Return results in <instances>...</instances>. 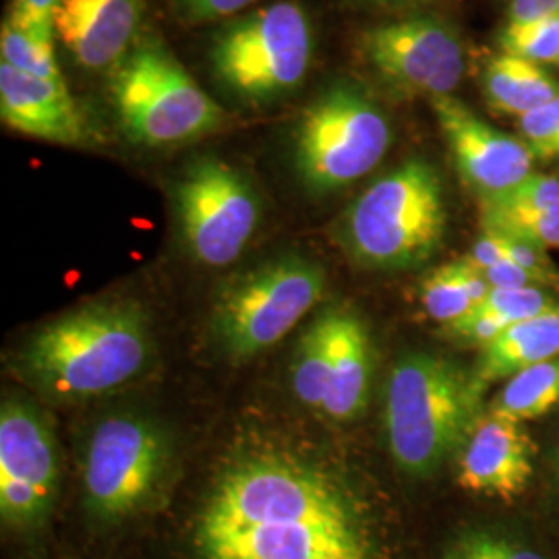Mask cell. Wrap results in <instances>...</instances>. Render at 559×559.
Here are the masks:
<instances>
[{"label": "cell", "instance_id": "32", "mask_svg": "<svg viewBox=\"0 0 559 559\" xmlns=\"http://www.w3.org/2000/svg\"><path fill=\"white\" fill-rule=\"evenodd\" d=\"M506 328H508L506 323H501V321L496 320V318H491V316L483 313L479 309H475V311L468 313L466 318H462V320L456 321V323L448 325L445 332L456 340L468 342V344H477L479 348H485V346H489L491 342H496V340L500 338Z\"/></svg>", "mask_w": 559, "mask_h": 559}, {"label": "cell", "instance_id": "4", "mask_svg": "<svg viewBox=\"0 0 559 559\" xmlns=\"http://www.w3.org/2000/svg\"><path fill=\"white\" fill-rule=\"evenodd\" d=\"M440 175L429 162L406 160L367 187L340 222L350 258L373 270H408L431 260L445 237Z\"/></svg>", "mask_w": 559, "mask_h": 559}, {"label": "cell", "instance_id": "1", "mask_svg": "<svg viewBox=\"0 0 559 559\" xmlns=\"http://www.w3.org/2000/svg\"><path fill=\"white\" fill-rule=\"evenodd\" d=\"M205 559H373L353 501L320 471L280 456L242 460L203 510Z\"/></svg>", "mask_w": 559, "mask_h": 559}, {"label": "cell", "instance_id": "21", "mask_svg": "<svg viewBox=\"0 0 559 559\" xmlns=\"http://www.w3.org/2000/svg\"><path fill=\"white\" fill-rule=\"evenodd\" d=\"M332 362V316L325 313L300 340L293 362V390L297 399L323 413L328 399V378Z\"/></svg>", "mask_w": 559, "mask_h": 559}, {"label": "cell", "instance_id": "6", "mask_svg": "<svg viewBox=\"0 0 559 559\" xmlns=\"http://www.w3.org/2000/svg\"><path fill=\"white\" fill-rule=\"evenodd\" d=\"M313 60V27L299 2L280 0L224 25L210 62L237 100L263 106L295 92Z\"/></svg>", "mask_w": 559, "mask_h": 559}, {"label": "cell", "instance_id": "3", "mask_svg": "<svg viewBox=\"0 0 559 559\" xmlns=\"http://www.w3.org/2000/svg\"><path fill=\"white\" fill-rule=\"evenodd\" d=\"M473 376L438 355H406L385 385V433L392 459L408 475L438 471L468 440L480 417Z\"/></svg>", "mask_w": 559, "mask_h": 559}, {"label": "cell", "instance_id": "26", "mask_svg": "<svg viewBox=\"0 0 559 559\" xmlns=\"http://www.w3.org/2000/svg\"><path fill=\"white\" fill-rule=\"evenodd\" d=\"M559 300L554 299L540 286H526V288H493L485 302L477 307L483 313L496 320L514 325L519 321L531 320L547 309L556 307Z\"/></svg>", "mask_w": 559, "mask_h": 559}, {"label": "cell", "instance_id": "29", "mask_svg": "<svg viewBox=\"0 0 559 559\" xmlns=\"http://www.w3.org/2000/svg\"><path fill=\"white\" fill-rule=\"evenodd\" d=\"M519 129L535 160L559 158V96L519 119Z\"/></svg>", "mask_w": 559, "mask_h": 559}, {"label": "cell", "instance_id": "39", "mask_svg": "<svg viewBox=\"0 0 559 559\" xmlns=\"http://www.w3.org/2000/svg\"><path fill=\"white\" fill-rule=\"evenodd\" d=\"M558 64H559V62H558Z\"/></svg>", "mask_w": 559, "mask_h": 559}, {"label": "cell", "instance_id": "15", "mask_svg": "<svg viewBox=\"0 0 559 559\" xmlns=\"http://www.w3.org/2000/svg\"><path fill=\"white\" fill-rule=\"evenodd\" d=\"M0 117L21 135L81 145L90 129L64 80H44L0 62Z\"/></svg>", "mask_w": 559, "mask_h": 559}, {"label": "cell", "instance_id": "17", "mask_svg": "<svg viewBox=\"0 0 559 559\" xmlns=\"http://www.w3.org/2000/svg\"><path fill=\"white\" fill-rule=\"evenodd\" d=\"M332 362L323 415L334 420L359 417L369 400L371 340L365 323L348 311H332Z\"/></svg>", "mask_w": 559, "mask_h": 559}, {"label": "cell", "instance_id": "8", "mask_svg": "<svg viewBox=\"0 0 559 559\" xmlns=\"http://www.w3.org/2000/svg\"><path fill=\"white\" fill-rule=\"evenodd\" d=\"M323 290L320 265L300 258L272 261L226 290L214 320L216 334L230 355L255 357L290 334Z\"/></svg>", "mask_w": 559, "mask_h": 559}, {"label": "cell", "instance_id": "5", "mask_svg": "<svg viewBox=\"0 0 559 559\" xmlns=\"http://www.w3.org/2000/svg\"><path fill=\"white\" fill-rule=\"evenodd\" d=\"M110 96L122 133L145 147L201 140L224 124V110L156 38H143L112 73Z\"/></svg>", "mask_w": 559, "mask_h": 559}, {"label": "cell", "instance_id": "7", "mask_svg": "<svg viewBox=\"0 0 559 559\" xmlns=\"http://www.w3.org/2000/svg\"><path fill=\"white\" fill-rule=\"evenodd\" d=\"M392 127L380 104L353 81L328 85L300 117L295 166L313 193H334L369 175L388 154Z\"/></svg>", "mask_w": 559, "mask_h": 559}, {"label": "cell", "instance_id": "20", "mask_svg": "<svg viewBox=\"0 0 559 559\" xmlns=\"http://www.w3.org/2000/svg\"><path fill=\"white\" fill-rule=\"evenodd\" d=\"M559 406V357L526 367L506 380L489 413L501 419H540Z\"/></svg>", "mask_w": 559, "mask_h": 559}, {"label": "cell", "instance_id": "34", "mask_svg": "<svg viewBox=\"0 0 559 559\" xmlns=\"http://www.w3.org/2000/svg\"><path fill=\"white\" fill-rule=\"evenodd\" d=\"M558 15L559 0H510L508 25H526Z\"/></svg>", "mask_w": 559, "mask_h": 559}, {"label": "cell", "instance_id": "19", "mask_svg": "<svg viewBox=\"0 0 559 559\" xmlns=\"http://www.w3.org/2000/svg\"><path fill=\"white\" fill-rule=\"evenodd\" d=\"M487 102L503 115L526 117L559 96V81L539 62L503 52L489 60L483 73Z\"/></svg>", "mask_w": 559, "mask_h": 559}, {"label": "cell", "instance_id": "27", "mask_svg": "<svg viewBox=\"0 0 559 559\" xmlns=\"http://www.w3.org/2000/svg\"><path fill=\"white\" fill-rule=\"evenodd\" d=\"M443 559H547L519 540L491 531H471L452 540Z\"/></svg>", "mask_w": 559, "mask_h": 559}, {"label": "cell", "instance_id": "22", "mask_svg": "<svg viewBox=\"0 0 559 559\" xmlns=\"http://www.w3.org/2000/svg\"><path fill=\"white\" fill-rule=\"evenodd\" d=\"M420 302L427 316L441 325H452L477 309L466 282V261H450L431 272L420 286Z\"/></svg>", "mask_w": 559, "mask_h": 559}, {"label": "cell", "instance_id": "11", "mask_svg": "<svg viewBox=\"0 0 559 559\" xmlns=\"http://www.w3.org/2000/svg\"><path fill=\"white\" fill-rule=\"evenodd\" d=\"M362 55L381 80L411 96H452L464 78L459 32L440 17L378 25L362 36Z\"/></svg>", "mask_w": 559, "mask_h": 559}, {"label": "cell", "instance_id": "23", "mask_svg": "<svg viewBox=\"0 0 559 559\" xmlns=\"http://www.w3.org/2000/svg\"><path fill=\"white\" fill-rule=\"evenodd\" d=\"M483 230L531 240L543 249H559V214L510 210L493 203H480Z\"/></svg>", "mask_w": 559, "mask_h": 559}, {"label": "cell", "instance_id": "36", "mask_svg": "<svg viewBox=\"0 0 559 559\" xmlns=\"http://www.w3.org/2000/svg\"><path fill=\"white\" fill-rule=\"evenodd\" d=\"M466 260L471 261L475 267H479L480 272L493 267L496 263L508 260L506 258V245L498 233L491 230H483L479 240L473 245L471 253L466 255Z\"/></svg>", "mask_w": 559, "mask_h": 559}, {"label": "cell", "instance_id": "31", "mask_svg": "<svg viewBox=\"0 0 559 559\" xmlns=\"http://www.w3.org/2000/svg\"><path fill=\"white\" fill-rule=\"evenodd\" d=\"M60 2L62 0H13L7 23L32 36L55 38V20Z\"/></svg>", "mask_w": 559, "mask_h": 559}, {"label": "cell", "instance_id": "38", "mask_svg": "<svg viewBox=\"0 0 559 559\" xmlns=\"http://www.w3.org/2000/svg\"><path fill=\"white\" fill-rule=\"evenodd\" d=\"M371 2H404V0H371Z\"/></svg>", "mask_w": 559, "mask_h": 559}, {"label": "cell", "instance_id": "2", "mask_svg": "<svg viewBox=\"0 0 559 559\" xmlns=\"http://www.w3.org/2000/svg\"><path fill=\"white\" fill-rule=\"evenodd\" d=\"M150 355L152 336L140 307L104 300L41 325L23 346L17 369L52 399L81 400L135 380Z\"/></svg>", "mask_w": 559, "mask_h": 559}, {"label": "cell", "instance_id": "9", "mask_svg": "<svg viewBox=\"0 0 559 559\" xmlns=\"http://www.w3.org/2000/svg\"><path fill=\"white\" fill-rule=\"evenodd\" d=\"M175 207L189 253L210 267L237 260L260 226V198L251 182L228 162L212 156L185 168Z\"/></svg>", "mask_w": 559, "mask_h": 559}, {"label": "cell", "instance_id": "28", "mask_svg": "<svg viewBox=\"0 0 559 559\" xmlns=\"http://www.w3.org/2000/svg\"><path fill=\"white\" fill-rule=\"evenodd\" d=\"M480 203H493L510 210H531V212H551L559 214V179L549 175H528L512 191L503 193L496 200Z\"/></svg>", "mask_w": 559, "mask_h": 559}, {"label": "cell", "instance_id": "18", "mask_svg": "<svg viewBox=\"0 0 559 559\" xmlns=\"http://www.w3.org/2000/svg\"><path fill=\"white\" fill-rule=\"evenodd\" d=\"M558 357L559 302L531 320L508 325L500 338L480 348L479 362L471 376L480 396H485L489 385Z\"/></svg>", "mask_w": 559, "mask_h": 559}, {"label": "cell", "instance_id": "37", "mask_svg": "<svg viewBox=\"0 0 559 559\" xmlns=\"http://www.w3.org/2000/svg\"><path fill=\"white\" fill-rule=\"evenodd\" d=\"M556 471H558V479H559V441H558V454H556Z\"/></svg>", "mask_w": 559, "mask_h": 559}, {"label": "cell", "instance_id": "16", "mask_svg": "<svg viewBox=\"0 0 559 559\" xmlns=\"http://www.w3.org/2000/svg\"><path fill=\"white\" fill-rule=\"evenodd\" d=\"M141 13V0H62L55 34L83 69H117L140 40Z\"/></svg>", "mask_w": 559, "mask_h": 559}, {"label": "cell", "instance_id": "14", "mask_svg": "<svg viewBox=\"0 0 559 559\" xmlns=\"http://www.w3.org/2000/svg\"><path fill=\"white\" fill-rule=\"evenodd\" d=\"M524 423L480 415L460 450L459 485L493 500L512 501L522 496L535 471V443Z\"/></svg>", "mask_w": 559, "mask_h": 559}, {"label": "cell", "instance_id": "13", "mask_svg": "<svg viewBox=\"0 0 559 559\" xmlns=\"http://www.w3.org/2000/svg\"><path fill=\"white\" fill-rule=\"evenodd\" d=\"M431 104L460 177L479 201L496 200L533 175L535 156L526 141L493 129L454 96Z\"/></svg>", "mask_w": 559, "mask_h": 559}, {"label": "cell", "instance_id": "10", "mask_svg": "<svg viewBox=\"0 0 559 559\" xmlns=\"http://www.w3.org/2000/svg\"><path fill=\"white\" fill-rule=\"evenodd\" d=\"M160 431L135 417L102 420L87 443L83 489L100 519H124L154 496L166 471Z\"/></svg>", "mask_w": 559, "mask_h": 559}, {"label": "cell", "instance_id": "12", "mask_svg": "<svg viewBox=\"0 0 559 559\" xmlns=\"http://www.w3.org/2000/svg\"><path fill=\"white\" fill-rule=\"evenodd\" d=\"M59 450L52 427L34 404L9 399L0 408V514L32 528L52 510L59 491Z\"/></svg>", "mask_w": 559, "mask_h": 559}, {"label": "cell", "instance_id": "30", "mask_svg": "<svg viewBox=\"0 0 559 559\" xmlns=\"http://www.w3.org/2000/svg\"><path fill=\"white\" fill-rule=\"evenodd\" d=\"M498 235L506 245V258L508 260L514 261L522 270L533 274L545 288H559V270L549 258L547 249H543L531 240L512 237V235H501V233H498Z\"/></svg>", "mask_w": 559, "mask_h": 559}, {"label": "cell", "instance_id": "33", "mask_svg": "<svg viewBox=\"0 0 559 559\" xmlns=\"http://www.w3.org/2000/svg\"><path fill=\"white\" fill-rule=\"evenodd\" d=\"M260 0H182L191 20L214 21L233 17Z\"/></svg>", "mask_w": 559, "mask_h": 559}, {"label": "cell", "instance_id": "24", "mask_svg": "<svg viewBox=\"0 0 559 559\" xmlns=\"http://www.w3.org/2000/svg\"><path fill=\"white\" fill-rule=\"evenodd\" d=\"M0 52L2 62H9L11 67L27 75H36L44 80H62L52 38L25 34L4 21L0 34Z\"/></svg>", "mask_w": 559, "mask_h": 559}, {"label": "cell", "instance_id": "25", "mask_svg": "<svg viewBox=\"0 0 559 559\" xmlns=\"http://www.w3.org/2000/svg\"><path fill=\"white\" fill-rule=\"evenodd\" d=\"M501 48L533 62H559V15L526 25H506Z\"/></svg>", "mask_w": 559, "mask_h": 559}, {"label": "cell", "instance_id": "35", "mask_svg": "<svg viewBox=\"0 0 559 559\" xmlns=\"http://www.w3.org/2000/svg\"><path fill=\"white\" fill-rule=\"evenodd\" d=\"M483 274L487 276L489 284L493 288H526V286H540V288H545L533 274H528L526 270H522L520 265L510 260L496 263L493 267L485 270Z\"/></svg>", "mask_w": 559, "mask_h": 559}]
</instances>
